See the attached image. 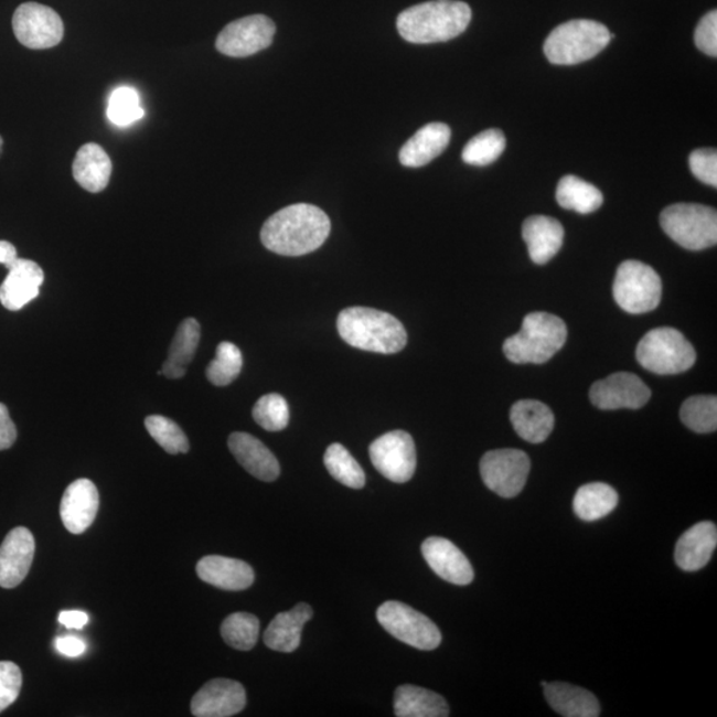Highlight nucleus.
<instances>
[{
    "instance_id": "nucleus-42",
    "label": "nucleus",
    "mask_w": 717,
    "mask_h": 717,
    "mask_svg": "<svg viewBox=\"0 0 717 717\" xmlns=\"http://www.w3.org/2000/svg\"><path fill=\"white\" fill-rule=\"evenodd\" d=\"M689 169L697 180L709 186H717L716 149H696L689 154Z\"/></svg>"
},
{
    "instance_id": "nucleus-11",
    "label": "nucleus",
    "mask_w": 717,
    "mask_h": 717,
    "mask_svg": "<svg viewBox=\"0 0 717 717\" xmlns=\"http://www.w3.org/2000/svg\"><path fill=\"white\" fill-rule=\"evenodd\" d=\"M12 29L19 43L31 50L55 47L64 36V24L57 12L35 2L19 6Z\"/></svg>"
},
{
    "instance_id": "nucleus-22",
    "label": "nucleus",
    "mask_w": 717,
    "mask_h": 717,
    "mask_svg": "<svg viewBox=\"0 0 717 717\" xmlns=\"http://www.w3.org/2000/svg\"><path fill=\"white\" fill-rule=\"evenodd\" d=\"M197 574L202 581L227 591H243L254 584L253 567L236 558L204 557L197 564Z\"/></svg>"
},
{
    "instance_id": "nucleus-24",
    "label": "nucleus",
    "mask_w": 717,
    "mask_h": 717,
    "mask_svg": "<svg viewBox=\"0 0 717 717\" xmlns=\"http://www.w3.org/2000/svg\"><path fill=\"white\" fill-rule=\"evenodd\" d=\"M717 545L716 525L709 521L694 525L677 541L676 565L684 571H697L706 566Z\"/></svg>"
},
{
    "instance_id": "nucleus-43",
    "label": "nucleus",
    "mask_w": 717,
    "mask_h": 717,
    "mask_svg": "<svg viewBox=\"0 0 717 717\" xmlns=\"http://www.w3.org/2000/svg\"><path fill=\"white\" fill-rule=\"evenodd\" d=\"M695 44L704 54L717 56V11H709L702 18L695 31Z\"/></svg>"
},
{
    "instance_id": "nucleus-40",
    "label": "nucleus",
    "mask_w": 717,
    "mask_h": 717,
    "mask_svg": "<svg viewBox=\"0 0 717 717\" xmlns=\"http://www.w3.org/2000/svg\"><path fill=\"white\" fill-rule=\"evenodd\" d=\"M143 109L140 106V97L133 88H117L110 95L108 106L109 120L119 127H127L135 121L142 119Z\"/></svg>"
},
{
    "instance_id": "nucleus-4",
    "label": "nucleus",
    "mask_w": 717,
    "mask_h": 717,
    "mask_svg": "<svg viewBox=\"0 0 717 717\" xmlns=\"http://www.w3.org/2000/svg\"><path fill=\"white\" fill-rule=\"evenodd\" d=\"M567 329L563 319L547 312L526 315L518 334L507 338L504 354L516 364L549 362L564 347Z\"/></svg>"
},
{
    "instance_id": "nucleus-47",
    "label": "nucleus",
    "mask_w": 717,
    "mask_h": 717,
    "mask_svg": "<svg viewBox=\"0 0 717 717\" xmlns=\"http://www.w3.org/2000/svg\"><path fill=\"white\" fill-rule=\"evenodd\" d=\"M17 247L8 240H0V265H4L10 269L18 260Z\"/></svg>"
},
{
    "instance_id": "nucleus-14",
    "label": "nucleus",
    "mask_w": 717,
    "mask_h": 717,
    "mask_svg": "<svg viewBox=\"0 0 717 717\" xmlns=\"http://www.w3.org/2000/svg\"><path fill=\"white\" fill-rule=\"evenodd\" d=\"M651 390L634 374L618 373L592 384L590 400L599 409H639L649 403Z\"/></svg>"
},
{
    "instance_id": "nucleus-16",
    "label": "nucleus",
    "mask_w": 717,
    "mask_h": 717,
    "mask_svg": "<svg viewBox=\"0 0 717 717\" xmlns=\"http://www.w3.org/2000/svg\"><path fill=\"white\" fill-rule=\"evenodd\" d=\"M246 706V691L243 684L231 679L207 682L191 704L192 714L197 717H229Z\"/></svg>"
},
{
    "instance_id": "nucleus-36",
    "label": "nucleus",
    "mask_w": 717,
    "mask_h": 717,
    "mask_svg": "<svg viewBox=\"0 0 717 717\" xmlns=\"http://www.w3.org/2000/svg\"><path fill=\"white\" fill-rule=\"evenodd\" d=\"M684 426L696 434H713L717 429V399L713 395L689 397L681 408Z\"/></svg>"
},
{
    "instance_id": "nucleus-15",
    "label": "nucleus",
    "mask_w": 717,
    "mask_h": 717,
    "mask_svg": "<svg viewBox=\"0 0 717 717\" xmlns=\"http://www.w3.org/2000/svg\"><path fill=\"white\" fill-rule=\"evenodd\" d=\"M35 538L25 527H15L0 546V588L14 589L31 569L35 556Z\"/></svg>"
},
{
    "instance_id": "nucleus-5",
    "label": "nucleus",
    "mask_w": 717,
    "mask_h": 717,
    "mask_svg": "<svg viewBox=\"0 0 717 717\" xmlns=\"http://www.w3.org/2000/svg\"><path fill=\"white\" fill-rule=\"evenodd\" d=\"M614 35L606 25L589 19H576L558 25L547 36L544 51L549 62L574 65L590 61L608 47Z\"/></svg>"
},
{
    "instance_id": "nucleus-6",
    "label": "nucleus",
    "mask_w": 717,
    "mask_h": 717,
    "mask_svg": "<svg viewBox=\"0 0 717 717\" xmlns=\"http://www.w3.org/2000/svg\"><path fill=\"white\" fill-rule=\"evenodd\" d=\"M636 358L650 373L677 375L693 368L696 352L681 331L657 328L641 339L636 347Z\"/></svg>"
},
{
    "instance_id": "nucleus-9",
    "label": "nucleus",
    "mask_w": 717,
    "mask_h": 717,
    "mask_svg": "<svg viewBox=\"0 0 717 717\" xmlns=\"http://www.w3.org/2000/svg\"><path fill=\"white\" fill-rule=\"evenodd\" d=\"M376 618L388 634L410 648L432 651L441 643L442 636L438 625L406 603L396 601L383 603L377 609Z\"/></svg>"
},
{
    "instance_id": "nucleus-37",
    "label": "nucleus",
    "mask_w": 717,
    "mask_h": 717,
    "mask_svg": "<svg viewBox=\"0 0 717 717\" xmlns=\"http://www.w3.org/2000/svg\"><path fill=\"white\" fill-rule=\"evenodd\" d=\"M260 624L258 618L247 612H236L221 625V635L226 644L239 651H250L257 644Z\"/></svg>"
},
{
    "instance_id": "nucleus-23",
    "label": "nucleus",
    "mask_w": 717,
    "mask_h": 717,
    "mask_svg": "<svg viewBox=\"0 0 717 717\" xmlns=\"http://www.w3.org/2000/svg\"><path fill=\"white\" fill-rule=\"evenodd\" d=\"M523 237L534 264L549 263L564 245L565 231L559 221L546 215H533L523 225Z\"/></svg>"
},
{
    "instance_id": "nucleus-38",
    "label": "nucleus",
    "mask_w": 717,
    "mask_h": 717,
    "mask_svg": "<svg viewBox=\"0 0 717 717\" xmlns=\"http://www.w3.org/2000/svg\"><path fill=\"white\" fill-rule=\"evenodd\" d=\"M149 435L169 454L189 452V440L184 430L165 416L153 415L146 419Z\"/></svg>"
},
{
    "instance_id": "nucleus-20",
    "label": "nucleus",
    "mask_w": 717,
    "mask_h": 717,
    "mask_svg": "<svg viewBox=\"0 0 717 717\" xmlns=\"http://www.w3.org/2000/svg\"><path fill=\"white\" fill-rule=\"evenodd\" d=\"M229 449L234 458L254 478L271 482L280 474L279 462L263 441L245 432H234L229 438Z\"/></svg>"
},
{
    "instance_id": "nucleus-28",
    "label": "nucleus",
    "mask_w": 717,
    "mask_h": 717,
    "mask_svg": "<svg viewBox=\"0 0 717 717\" xmlns=\"http://www.w3.org/2000/svg\"><path fill=\"white\" fill-rule=\"evenodd\" d=\"M511 421L521 439L541 445L554 429V415L538 400H520L511 409Z\"/></svg>"
},
{
    "instance_id": "nucleus-21",
    "label": "nucleus",
    "mask_w": 717,
    "mask_h": 717,
    "mask_svg": "<svg viewBox=\"0 0 717 717\" xmlns=\"http://www.w3.org/2000/svg\"><path fill=\"white\" fill-rule=\"evenodd\" d=\"M451 141V128L445 122H430L417 130L400 149L399 160L407 168L429 164L446 151Z\"/></svg>"
},
{
    "instance_id": "nucleus-45",
    "label": "nucleus",
    "mask_w": 717,
    "mask_h": 717,
    "mask_svg": "<svg viewBox=\"0 0 717 717\" xmlns=\"http://www.w3.org/2000/svg\"><path fill=\"white\" fill-rule=\"evenodd\" d=\"M55 649L57 653H61L64 656L77 657L84 654L87 645L81 638L61 636L55 639Z\"/></svg>"
},
{
    "instance_id": "nucleus-30",
    "label": "nucleus",
    "mask_w": 717,
    "mask_h": 717,
    "mask_svg": "<svg viewBox=\"0 0 717 717\" xmlns=\"http://www.w3.org/2000/svg\"><path fill=\"white\" fill-rule=\"evenodd\" d=\"M201 339L200 323L194 318H188L179 325L169 349L168 361L162 366L160 375L169 379H180L186 374V367L192 363Z\"/></svg>"
},
{
    "instance_id": "nucleus-41",
    "label": "nucleus",
    "mask_w": 717,
    "mask_h": 717,
    "mask_svg": "<svg viewBox=\"0 0 717 717\" xmlns=\"http://www.w3.org/2000/svg\"><path fill=\"white\" fill-rule=\"evenodd\" d=\"M22 683V671L15 663L0 662V713L18 699Z\"/></svg>"
},
{
    "instance_id": "nucleus-33",
    "label": "nucleus",
    "mask_w": 717,
    "mask_h": 717,
    "mask_svg": "<svg viewBox=\"0 0 717 717\" xmlns=\"http://www.w3.org/2000/svg\"><path fill=\"white\" fill-rule=\"evenodd\" d=\"M324 465L332 478L345 486L362 489L366 485V473L347 449L338 442L325 451Z\"/></svg>"
},
{
    "instance_id": "nucleus-32",
    "label": "nucleus",
    "mask_w": 717,
    "mask_h": 717,
    "mask_svg": "<svg viewBox=\"0 0 717 717\" xmlns=\"http://www.w3.org/2000/svg\"><path fill=\"white\" fill-rule=\"evenodd\" d=\"M556 197L560 207L579 214L595 213L603 204V194L598 188L571 174L560 179Z\"/></svg>"
},
{
    "instance_id": "nucleus-34",
    "label": "nucleus",
    "mask_w": 717,
    "mask_h": 717,
    "mask_svg": "<svg viewBox=\"0 0 717 717\" xmlns=\"http://www.w3.org/2000/svg\"><path fill=\"white\" fill-rule=\"evenodd\" d=\"M506 148V137L500 129H488L474 136L462 151L468 165L486 167L500 159Z\"/></svg>"
},
{
    "instance_id": "nucleus-17",
    "label": "nucleus",
    "mask_w": 717,
    "mask_h": 717,
    "mask_svg": "<svg viewBox=\"0 0 717 717\" xmlns=\"http://www.w3.org/2000/svg\"><path fill=\"white\" fill-rule=\"evenodd\" d=\"M424 559L445 581L453 585L465 586L472 584L474 570L458 546L451 541L441 537H430L421 545Z\"/></svg>"
},
{
    "instance_id": "nucleus-39",
    "label": "nucleus",
    "mask_w": 717,
    "mask_h": 717,
    "mask_svg": "<svg viewBox=\"0 0 717 717\" xmlns=\"http://www.w3.org/2000/svg\"><path fill=\"white\" fill-rule=\"evenodd\" d=\"M253 417L258 426L269 432H279L289 426V404L279 394L265 395L254 406Z\"/></svg>"
},
{
    "instance_id": "nucleus-46",
    "label": "nucleus",
    "mask_w": 717,
    "mask_h": 717,
    "mask_svg": "<svg viewBox=\"0 0 717 717\" xmlns=\"http://www.w3.org/2000/svg\"><path fill=\"white\" fill-rule=\"evenodd\" d=\"M88 621L89 618L86 612L79 610L62 611L61 614H58V622L67 629L81 630L88 623Z\"/></svg>"
},
{
    "instance_id": "nucleus-31",
    "label": "nucleus",
    "mask_w": 717,
    "mask_h": 717,
    "mask_svg": "<svg viewBox=\"0 0 717 717\" xmlns=\"http://www.w3.org/2000/svg\"><path fill=\"white\" fill-rule=\"evenodd\" d=\"M616 489L603 482H591L578 489L572 500V510L582 521L601 520L618 506Z\"/></svg>"
},
{
    "instance_id": "nucleus-1",
    "label": "nucleus",
    "mask_w": 717,
    "mask_h": 717,
    "mask_svg": "<svg viewBox=\"0 0 717 717\" xmlns=\"http://www.w3.org/2000/svg\"><path fill=\"white\" fill-rule=\"evenodd\" d=\"M330 232L331 221L321 207L297 204L272 214L260 231V240L279 256L301 257L318 250Z\"/></svg>"
},
{
    "instance_id": "nucleus-8",
    "label": "nucleus",
    "mask_w": 717,
    "mask_h": 717,
    "mask_svg": "<svg viewBox=\"0 0 717 717\" xmlns=\"http://www.w3.org/2000/svg\"><path fill=\"white\" fill-rule=\"evenodd\" d=\"M612 292L619 308L632 315L645 314L661 303L662 279L641 260H624L618 267Z\"/></svg>"
},
{
    "instance_id": "nucleus-26",
    "label": "nucleus",
    "mask_w": 717,
    "mask_h": 717,
    "mask_svg": "<svg viewBox=\"0 0 717 717\" xmlns=\"http://www.w3.org/2000/svg\"><path fill=\"white\" fill-rule=\"evenodd\" d=\"M72 172L77 184L86 191L100 193L109 184L113 161L100 146L88 142L77 151Z\"/></svg>"
},
{
    "instance_id": "nucleus-35",
    "label": "nucleus",
    "mask_w": 717,
    "mask_h": 717,
    "mask_svg": "<svg viewBox=\"0 0 717 717\" xmlns=\"http://www.w3.org/2000/svg\"><path fill=\"white\" fill-rule=\"evenodd\" d=\"M244 366L243 352L236 344L223 342L215 351V357L206 368L207 381L217 387L229 386Z\"/></svg>"
},
{
    "instance_id": "nucleus-19",
    "label": "nucleus",
    "mask_w": 717,
    "mask_h": 717,
    "mask_svg": "<svg viewBox=\"0 0 717 717\" xmlns=\"http://www.w3.org/2000/svg\"><path fill=\"white\" fill-rule=\"evenodd\" d=\"M44 282L42 267L34 260L18 258L0 286V302L10 311H19L39 296Z\"/></svg>"
},
{
    "instance_id": "nucleus-13",
    "label": "nucleus",
    "mask_w": 717,
    "mask_h": 717,
    "mask_svg": "<svg viewBox=\"0 0 717 717\" xmlns=\"http://www.w3.org/2000/svg\"><path fill=\"white\" fill-rule=\"evenodd\" d=\"M276 23L266 15H250L226 25L215 41V49L231 57H247L270 47Z\"/></svg>"
},
{
    "instance_id": "nucleus-18",
    "label": "nucleus",
    "mask_w": 717,
    "mask_h": 717,
    "mask_svg": "<svg viewBox=\"0 0 717 717\" xmlns=\"http://www.w3.org/2000/svg\"><path fill=\"white\" fill-rule=\"evenodd\" d=\"M99 492L93 481L79 479L72 482L63 494L61 517L65 529L82 534L88 529L99 511Z\"/></svg>"
},
{
    "instance_id": "nucleus-12",
    "label": "nucleus",
    "mask_w": 717,
    "mask_h": 717,
    "mask_svg": "<svg viewBox=\"0 0 717 717\" xmlns=\"http://www.w3.org/2000/svg\"><path fill=\"white\" fill-rule=\"evenodd\" d=\"M370 458L376 471L389 481L403 484L414 478L416 448L406 430H393L370 446Z\"/></svg>"
},
{
    "instance_id": "nucleus-44",
    "label": "nucleus",
    "mask_w": 717,
    "mask_h": 717,
    "mask_svg": "<svg viewBox=\"0 0 717 717\" xmlns=\"http://www.w3.org/2000/svg\"><path fill=\"white\" fill-rule=\"evenodd\" d=\"M17 438V427L11 420L9 408L0 403V451H6L14 446Z\"/></svg>"
},
{
    "instance_id": "nucleus-25",
    "label": "nucleus",
    "mask_w": 717,
    "mask_h": 717,
    "mask_svg": "<svg viewBox=\"0 0 717 717\" xmlns=\"http://www.w3.org/2000/svg\"><path fill=\"white\" fill-rule=\"evenodd\" d=\"M312 616L314 611L308 603H299L290 611L280 612L265 631V644L279 653H292L301 644L303 625Z\"/></svg>"
},
{
    "instance_id": "nucleus-48",
    "label": "nucleus",
    "mask_w": 717,
    "mask_h": 717,
    "mask_svg": "<svg viewBox=\"0 0 717 717\" xmlns=\"http://www.w3.org/2000/svg\"><path fill=\"white\" fill-rule=\"evenodd\" d=\"M2 147H3V139L2 137H0V151H2Z\"/></svg>"
},
{
    "instance_id": "nucleus-27",
    "label": "nucleus",
    "mask_w": 717,
    "mask_h": 717,
    "mask_svg": "<svg viewBox=\"0 0 717 717\" xmlns=\"http://www.w3.org/2000/svg\"><path fill=\"white\" fill-rule=\"evenodd\" d=\"M545 697L557 714L565 717H598L601 707L590 691L569 683H543Z\"/></svg>"
},
{
    "instance_id": "nucleus-7",
    "label": "nucleus",
    "mask_w": 717,
    "mask_h": 717,
    "mask_svg": "<svg viewBox=\"0 0 717 717\" xmlns=\"http://www.w3.org/2000/svg\"><path fill=\"white\" fill-rule=\"evenodd\" d=\"M664 233L684 249L700 252L717 243V213L699 204L671 205L661 214Z\"/></svg>"
},
{
    "instance_id": "nucleus-10",
    "label": "nucleus",
    "mask_w": 717,
    "mask_h": 717,
    "mask_svg": "<svg viewBox=\"0 0 717 717\" xmlns=\"http://www.w3.org/2000/svg\"><path fill=\"white\" fill-rule=\"evenodd\" d=\"M484 484L500 497H516L526 485L531 460L518 449H495L484 454L480 462Z\"/></svg>"
},
{
    "instance_id": "nucleus-2",
    "label": "nucleus",
    "mask_w": 717,
    "mask_h": 717,
    "mask_svg": "<svg viewBox=\"0 0 717 717\" xmlns=\"http://www.w3.org/2000/svg\"><path fill=\"white\" fill-rule=\"evenodd\" d=\"M472 10L459 0H430L413 6L397 17V31L404 41L430 44L452 41L468 29Z\"/></svg>"
},
{
    "instance_id": "nucleus-29",
    "label": "nucleus",
    "mask_w": 717,
    "mask_h": 717,
    "mask_svg": "<svg viewBox=\"0 0 717 717\" xmlns=\"http://www.w3.org/2000/svg\"><path fill=\"white\" fill-rule=\"evenodd\" d=\"M394 710L397 717H447L449 707L439 694L404 684L396 689Z\"/></svg>"
},
{
    "instance_id": "nucleus-3",
    "label": "nucleus",
    "mask_w": 717,
    "mask_h": 717,
    "mask_svg": "<svg viewBox=\"0 0 717 717\" xmlns=\"http://www.w3.org/2000/svg\"><path fill=\"white\" fill-rule=\"evenodd\" d=\"M336 325L345 343L363 351L396 354L408 342L407 331L400 321L381 310L345 309L339 314Z\"/></svg>"
}]
</instances>
